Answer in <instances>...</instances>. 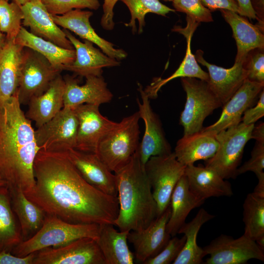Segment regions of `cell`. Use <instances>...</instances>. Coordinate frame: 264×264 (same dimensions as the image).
Returning a JSON list of instances; mask_svg holds the SVG:
<instances>
[{
  "label": "cell",
  "instance_id": "1",
  "mask_svg": "<svg viewBox=\"0 0 264 264\" xmlns=\"http://www.w3.org/2000/svg\"><path fill=\"white\" fill-rule=\"evenodd\" d=\"M35 184L25 195L46 214L70 223L112 224L119 212L117 197L87 182L67 152L38 151L33 164Z\"/></svg>",
  "mask_w": 264,
  "mask_h": 264
},
{
  "label": "cell",
  "instance_id": "2",
  "mask_svg": "<svg viewBox=\"0 0 264 264\" xmlns=\"http://www.w3.org/2000/svg\"><path fill=\"white\" fill-rule=\"evenodd\" d=\"M39 150L17 91L0 107V176L9 188H20L24 193L33 188V164Z\"/></svg>",
  "mask_w": 264,
  "mask_h": 264
},
{
  "label": "cell",
  "instance_id": "3",
  "mask_svg": "<svg viewBox=\"0 0 264 264\" xmlns=\"http://www.w3.org/2000/svg\"><path fill=\"white\" fill-rule=\"evenodd\" d=\"M116 178L119 212L114 223L120 231H140L157 217V206L152 188L136 153Z\"/></svg>",
  "mask_w": 264,
  "mask_h": 264
},
{
  "label": "cell",
  "instance_id": "4",
  "mask_svg": "<svg viewBox=\"0 0 264 264\" xmlns=\"http://www.w3.org/2000/svg\"><path fill=\"white\" fill-rule=\"evenodd\" d=\"M99 228L100 224L70 223L46 214L39 230L29 238L22 241L11 252L22 257L46 247L64 245L82 238L96 239Z\"/></svg>",
  "mask_w": 264,
  "mask_h": 264
},
{
  "label": "cell",
  "instance_id": "5",
  "mask_svg": "<svg viewBox=\"0 0 264 264\" xmlns=\"http://www.w3.org/2000/svg\"><path fill=\"white\" fill-rule=\"evenodd\" d=\"M140 119L138 111L123 118L98 145L95 154L114 173L125 166L137 150Z\"/></svg>",
  "mask_w": 264,
  "mask_h": 264
},
{
  "label": "cell",
  "instance_id": "6",
  "mask_svg": "<svg viewBox=\"0 0 264 264\" xmlns=\"http://www.w3.org/2000/svg\"><path fill=\"white\" fill-rule=\"evenodd\" d=\"M254 124L240 122L215 135L219 147L211 158L205 160V166L212 169L223 178H235L247 142L251 139Z\"/></svg>",
  "mask_w": 264,
  "mask_h": 264
},
{
  "label": "cell",
  "instance_id": "7",
  "mask_svg": "<svg viewBox=\"0 0 264 264\" xmlns=\"http://www.w3.org/2000/svg\"><path fill=\"white\" fill-rule=\"evenodd\" d=\"M186 100L181 113L179 124L183 136L200 132L205 118L222 104L210 89L207 81L196 78H181Z\"/></svg>",
  "mask_w": 264,
  "mask_h": 264
},
{
  "label": "cell",
  "instance_id": "8",
  "mask_svg": "<svg viewBox=\"0 0 264 264\" xmlns=\"http://www.w3.org/2000/svg\"><path fill=\"white\" fill-rule=\"evenodd\" d=\"M61 71L39 53L24 47L17 89L20 104L28 105L31 98L44 93Z\"/></svg>",
  "mask_w": 264,
  "mask_h": 264
},
{
  "label": "cell",
  "instance_id": "9",
  "mask_svg": "<svg viewBox=\"0 0 264 264\" xmlns=\"http://www.w3.org/2000/svg\"><path fill=\"white\" fill-rule=\"evenodd\" d=\"M185 167L177 160L174 152L152 156L145 164L146 175L157 206V217L170 206L173 190L184 174Z\"/></svg>",
  "mask_w": 264,
  "mask_h": 264
},
{
  "label": "cell",
  "instance_id": "10",
  "mask_svg": "<svg viewBox=\"0 0 264 264\" xmlns=\"http://www.w3.org/2000/svg\"><path fill=\"white\" fill-rule=\"evenodd\" d=\"M78 120L73 108L64 107L51 120L35 131L39 149L66 153L75 149Z\"/></svg>",
  "mask_w": 264,
  "mask_h": 264
},
{
  "label": "cell",
  "instance_id": "11",
  "mask_svg": "<svg viewBox=\"0 0 264 264\" xmlns=\"http://www.w3.org/2000/svg\"><path fill=\"white\" fill-rule=\"evenodd\" d=\"M203 249L209 255L205 264H244L251 259L264 262V251L244 234L237 239L221 234Z\"/></svg>",
  "mask_w": 264,
  "mask_h": 264
},
{
  "label": "cell",
  "instance_id": "12",
  "mask_svg": "<svg viewBox=\"0 0 264 264\" xmlns=\"http://www.w3.org/2000/svg\"><path fill=\"white\" fill-rule=\"evenodd\" d=\"M33 264H106L96 239H78L35 252Z\"/></svg>",
  "mask_w": 264,
  "mask_h": 264
},
{
  "label": "cell",
  "instance_id": "13",
  "mask_svg": "<svg viewBox=\"0 0 264 264\" xmlns=\"http://www.w3.org/2000/svg\"><path fill=\"white\" fill-rule=\"evenodd\" d=\"M142 101L137 99L138 112L145 124V132L136 151L141 164L145 167L149 159L153 156L168 154L172 153L171 147L166 139L160 121L153 111L149 97L138 85Z\"/></svg>",
  "mask_w": 264,
  "mask_h": 264
},
{
  "label": "cell",
  "instance_id": "14",
  "mask_svg": "<svg viewBox=\"0 0 264 264\" xmlns=\"http://www.w3.org/2000/svg\"><path fill=\"white\" fill-rule=\"evenodd\" d=\"M99 107L85 104L73 108L78 120L75 149L95 154L100 140L116 125L102 115Z\"/></svg>",
  "mask_w": 264,
  "mask_h": 264
},
{
  "label": "cell",
  "instance_id": "15",
  "mask_svg": "<svg viewBox=\"0 0 264 264\" xmlns=\"http://www.w3.org/2000/svg\"><path fill=\"white\" fill-rule=\"evenodd\" d=\"M264 83L246 79L231 98L222 107L219 119L214 124L203 128L201 131L215 135L220 132L242 122L245 111L251 107L264 89Z\"/></svg>",
  "mask_w": 264,
  "mask_h": 264
},
{
  "label": "cell",
  "instance_id": "16",
  "mask_svg": "<svg viewBox=\"0 0 264 264\" xmlns=\"http://www.w3.org/2000/svg\"><path fill=\"white\" fill-rule=\"evenodd\" d=\"M170 214L169 206L146 228L129 231L128 241L133 246L134 256L137 261L144 264L157 255L167 244L171 237L166 230Z\"/></svg>",
  "mask_w": 264,
  "mask_h": 264
},
{
  "label": "cell",
  "instance_id": "17",
  "mask_svg": "<svg viewBox=\"0 0 264 264\" xmlns=\"http://www.w3.org/2000/svg\"><path fill=\"white\" fill-rule=\"evenodd\" d=\"M67 154L87 182L107 195L117 197L115 175L96 154L71 149L67 152Z\"/></svg>",
  "mask_w": 264,
  "mask_h": 264
},
{
  "label": "cell",
  "instance_id": "18",
  "mask_svg": "<svg viewBox=\"0 0 264 264\" xmlns=\"http://www.w3.org/2000/svg\"><path fill=\"white\" fill-rule=\"evenodd\" d=\"M67 38L71 42L76 52L74 61L65 66L63 70H67L75 74L87 77L101 76L103 68L120 65L118 60L111 58L94 46L93 44L84 40L82 42L70 32L64 29Z\"/></svg>",
  "mask_w": 264,
  "mask_h": 264
},
{
  "label": "cell",
  "instance_id": "19",
  "mask_svg": "<svg viewBox=\"0 0 264 264\" xmlns=\"http://www.w3.org/2000/svg\"><path fill=\"white\" fill-rule=\"evenodd\" d=\"M195 56L198 63L207 67L209 87L222 106L247 79L243 61L235 62L231 67L225 68L207 62L203 57V52L200 49L196 51Z\"/></svg>",
  "mask_w": 264,
  "mask_h": 264
},
{
  "label": "cell",
  "instance_id": "20",
  "mask_svg": "<svg viewBox=\"0 0 264 264\" xmlns=\"http://www.w3.org/2000/svg\"><path fill=\"white\" fill-rule=\"evenodd\" d=\"M86 79L85 84L80 85L78 80L71 76L64 77V107L73 108L85 104L100 106L112 100L113 94L102 75L89 76Z\"/></svg>",
  "mask_w": 264,
  "mask_h": 264
},
{
  "label": "cell",
  "instance_id": "21",
  "mask_svg": "<svg viewBox=\"0 0 264 264\" xmlns=\"http://www.w3.org/2000/svg\"><path fill=\"white\" fill-rule=\"evenodd\" d=\"M93 12L81 9H74L62 15H52L54 22L64 29L71 31L82 39L97 45L107 56L120 60L125 58L126 52L116 49L110 42L100 37L89 22Z\"/></svg>",
  "mask_w": 264,
  "mask_h": 264
},
{
  "label": "cell",
  "instance_id": "22",
  "mask_svg": "<svg viewBox=\"0 0 264 264\" xmlns=\"http://www.w3.org/2000/svg\"><path fill=\"white\" fill-rule=\"evenodd\" d=\"M23 14L22 24L29 28L33 35L50 41L63 48L74 49L65 33L54 22L41 1H29L22 5Z\"/></svg>",
  "mask_w": 264,
  "mask_h": 264
},
{
  "label": "cell",
  "instance_id": "23",
  "mask_svg": "<svg viewBox=\"0 0 264 264\" xmlns=\"http://www.w3.org/2000/svg\"><path fill=\"white\" fill-rule=\"evenodd\" d=\"M187 24L185 27L175 26L173 31L182 34L186 38L187 46L185 57L177 69L167 78H156L145 89L149 98H155L162 87L171 80L183 77L196 78L205 81L209 80L208 73L200 67L197 61L195 56L191 51V42L192 36L199 25L193 20L186 17Z\"/></svg>",
  "mask_w": 264,
  "mask_h": 264
},
{
  "label": "cell",
  "instance_id": "24",
  "mask_svg": "<svg viewBox=\"0 0 264 264\" xmlns=\"http://www.w3.org/2000/svg\"><path fill=\"white\" fill-rule=\"evenodd\" d=\"M184 175L190 190L198 198L205 200L211 197H231V184L212 169L201 165L186 166Z\"/></svg>",
  "mask_w": 264,
  "mask_h": 264
},
{
  "label": "cell",
  "instance_id": "25",
  "mask_svg": "<svg viewBox=\"0 0 264 264\" xmlns=\"http://www.w3.org/2000/svg\"><path fill=\"white\" fill-rule=\"evenodd\" d=\"M65 81L61 73L42 94L30 99L26 117L39 128L53 118L64 107Z\"/></svg>",
  "mask_w": 264,
  "mask_h": 264
},
{
  "label": "cell",
  "instance_id": "26",
  "mask_svg": "<svg viewBox=\"0 0 264 264\" xmlns=\"http://www.w3.org/2000/svg\"><path fill=\"white\" fill-rule=\"evenodd\" d=\"M229 24L236 41L237 52L235 62L243 61L247 54L255 48H264V31L249 22L246 17L226 9L220 10Z\"/></svg>",
  "mask_w": 264,
  "mask_h": 264
},
{
  "label": "cell",
  "instance_id": "27",
  "mask_svg": "<svg viewBox=\"0 0 264 264\" xmlns=\"http://www.w3.org/2000/svg\"><path fill=\"white\" fill-rule=\"evenodd\" d=\"M24 47L7 39L0 51V107L17 91Z\"/></svg>",
  "mask_w": 264,
  "mask_h": 264
},
{
  "label": "cell",
  "instance_id": "28",
  "mask_svg": "<svg viewBox=\"0 0 264 264\" xmlns=\"http://www.w3.org/2000/svg\"><path fill=\"white\" fill-rule=\"evenodd\" d=\"M112 224H100L96 239L106 264H132L134 253L128 245L129 231H117Z\"/></svg>",
  "mask_w": 264,
  "mask_h": 264
},
{
  "label": "cell",
  "instance_id": "29",
  "mask_svg": "<svg viewBox=\"0 0 264 264\" xmlns=\"http://www.w3.org/2000/svg\"><path fill=\"white\" fill-rule=\"evenodd\" d=\"M205 200L196 196L189 189L184 174L177 182L172 193L170 202L171 214L166 225L168 234L174 237L185 223L190 212L200 206Z\"/></svg>",
  "mask_w": 264,
  "mask_h": 264
},
{
  "label": "cell",
  "instance_id": "30",
  "mask_svg": "<svg viewBox=\"0 0 264 264\" xmlns=\"http://www.w3.org/2000/svg\"><path fill=\"white\" fill-rule=\"evenodd\" d=\"M219 147L215 135L201 131L183 136L177 141L174 153L177 160L186 166L198 160L211 158Z\"/></svg>",
  "mask_w": 264,
  "mask_h": 264
},
{
  "label": "cell",
  "instance_id": "31",
  "mask_svg": "<svg viewBox=\"0 0 264 264\" xmlns=\"http://www.w3.org/2000/svg\"><path fill=\"white\" fill-rule=\"evenodd\" d=\"M17 44L30 48L44 57L55 68L62 71L72 63L76 57L74 49H68L36 36L22 26L16 39Z\"/></svg>",
  "mask_w": 264,
  "mask_h": 264
},
{
  "label": "cell",
  "instance_id": "32",
  "mask_svg": "<svg viewBox=\"0 0 264 264\" xmlns=\"http://www.w3.org/2000/svg\"><path fill=\"white\" fill-rule=\"evenodd\" d=\"M9 189L12 208L18 219L23 241L39 230L44 220L46 213L39 205L29 200L20 188Z\"/></svg>",
  "mask_w": 264,
  "mask_h": 264
},
{
  "label": "cell",
  "instance_id": "33",
  "mask_svg": "<svg viewBox=\"0 0 264 264\" xmlns=\"http://www.w3.org/2000/svg\"><path fill=\"white\" fill-rule=\"evenodd\" d=\"M215 216L204 208H200L192 220L185 223L178 234H183L186 237L184 245L173 264H200L206 256L203 248L197 243V238L201 226Z\"/></svg>",
  "mask_w": 264,
  "mask_h": 264
},
{
  "label": "cell",
  "instance_id": "34",
  "mask_svg": "<svg viewBox=\"0 0 264 264\" xmlns=\"http://www.w3.org/2000/svg\"><path fill=\"white\" fill-rule=\"evenodd\" d=\"M23 238L13 211L7 185L0 187V252H11Z\"/></svg>",
  "mask_w": 264,
  "mask_h": 264
},
{
  "label": "cell",
  "instance_id": "35",
  "mask_svg": "<svg viewBox=\"0 0 264 264\" xmlns=\"http://www.w3.org/2000/svg\"><path fill=\"white\" fill-rule=\"evenodd\" d=\"M244 234L256 241L264 237V196L248 194L243 203Z\"/></svg>",
  "mask_w": 264,
  "mask_h": 264
},
{
  "label": "cell",
  "instance_id": "36",
  "mask_svg": "<svg viewBox=\"0 0 264 264\" xmlns=\"http://www.w3.org/2000/svg\"><path fill=\"white\" fill-rule=\"evenodd\" d=\"M129 8L131 18L129 23L125 25L132 28L133 33L136 31L135 20L139 23L138 33L143 32L145 25V17L149 13H154L159 15L166 16L171 12L176 10L162 3L159 0H121Z\"/></svg>",
  "mask_w": 264,
  "mask_h": 264
},
{
  "label": "cell",
  "instance_id": "37",
  "mask_svg": "<svg viewBox=\"0 0 264 264\" xmlns=\"http://www.w3.org/2000/svg\"><path fill=\"white\" fill-rule=\"evenodd\" d=\"M22 5L15 1L0 0V29L7 39H15L22 26Z\"/></svg>",
  "mask_w": 264,
  "mask_h": 264
},
{
  "label": "cell",
  "instance_id": "38",
  "mask_svg": "<svg viewBox=\"0 0 264 264\" xmlns=\"http://www.w3.org/2000/svg\"><path fill=\"white\" fill-rule=\"evenodd\" d=\"M41 2L52 15H62L74 9L97 10L100 5L98 0H41Z\"/></svg>",
  "mask_w": 264,
  "mask_h": 264
},
{
  "label": "cell",
  "instance_id": "39",
  "mask_svg": "<svg viewBox=\"0 0 264 264\" xmlns=\"http://www.w3.org/2000/svg\"><path fill=\"white\" fill-rule=\"evenodd\" d=\"M175 10L184 13L195 22H209L213 21L212 13L200 0H173Z\"/></svg>",
  "mask_w": 264,
  "mask_h": 264
},
{
  "label": "cell",
  "instance_id": "40",
  "mask_svg": "<svg viewBox=\"0 0 264 264\" xmlns=\"http://www.w3.org/2000/svg\"><path fill=\"white\" fill-rule=\"evenodd\" d=\"M264 140L256 141L251 152V157L242 165L238 167L237 176L247 172H252L258 178V185H264Z\"/></svg>",
  "mask_w": 264,
  "mask_h": 264
},
{
  "label": "cell",
  "instance_id": "41",
  "mask_svg": "<svg viewBox=\"0 0 264 264\" xmlns=\"http://www.w3.org/2000/svg\"><path fill=\"white\" fill-rule=\"evenodd\" d=\"M242 66L247 80L264 83V48H255L249 51Z\"/></svg>",
  "mask_w": 264,
  "mask_h": 264
},
{
  "label": "cell",
  "instance_id": "42",
  "mask_svg": "<svg viewBox=\"0 0 264 264\" xmlns=\"http://www.w3.org/2000/svg\"><path fill=\"white\" fill-rule=\"evenodd\" d=\"M164 248L156 256L148 260L144 264H169L172 263L181 251L186 241L183 235L181 238L172 237Z\"/></svg>",
  "mask_w": 264,
  "mask_h": 264
},
{
  "label": "cell",
  "instance_id": "43",
  "mask_svg": "<svg viewBox=\"0 0 264 264\" xmlns=\"http://www.w3.org/2000/svg\"><path fill=\"white\" fill-rule=\"evenodd\" d=\"M259 100L254 107L247 109L243 114L242 122L246 125L254 124L264 116V89L259 96Z\"/></svg>",
  "mask_w": 264,
  "mask_h": 264
},
{
  "label": "cell",
  "instance_id": "44",
  "mask_svg": "<svg viewBox=\"0 0 264 264\" xmlns=\"http://www.w3.org/2000/svg\"><path fill=\"white\" fill-rule=\"evenodd\" d=\"M119 0H104L103 5V14L101 19V25L107 30H112L114 26L113 22V8Z\"/></svg>",
  "mask_w": 264,
  "mask_h": 264
},
{
  "label": "cell",
  "instance_id": "45",
  "mask_svg": "<svg viewBox=\"0 0 264 264\" xmlns=\"http://www.w3.org/2000/svg\"><path fill=\"white\" fill-rule=\"evenodd\" d=\"M200 1L211 12L226 9L239 13L238 4L236 0H200Z\"/></svg>",
  "mask_w": 264,
  "mask_h": 264
},
{
  "label": "cell",
  "instance_id": "46",
  "mask_svg": "<svg viewBox=\"0 0 264 264\" xmlns=\"http://www.w3.org/2000/svg\"><path fill=\"white\" fill-rule=\"evenodd\" d=\"M10 252L6 250L0 252V264H33L35 252L22 257L15 256Z\"/></svg>",
  "mask_w": 264,
  "mask_h": 264
},
{
  "label": "cell",
  "instance_id": "47",
  "mask_svg": "<svg viewBox=\"0 0 264 264\" xmlns=\"http://www.w3.org/2000/svg\"><path fill=\"white\" fill-rule=\"evenodd\" d=\"M250 1L258 21L256 25L264 31V0H250Z\"/></svg>",
  "mask_w": 264,
  "mask_h": 264
},
{
  "label": "cell",
  "instance_id": "48",
  "mask_svg": "<svg viewBox=\"0 0 264 264\" xmlns=\"http://www.w3.org/2000/svg\"><path fill=\"white\" fill-rule=\"evenodd\" d=\"M239 7L238 14L250 19H256L250 0H236Z\"/></svg>",
  "mask_w": 264,
  "mask_h": 264
},
{
  "label": "cell",
  "instance_id": "49",
  "mask_svg": "<svg viewBox=\"0 0 264 264\" xmlns=\"http://www.w3.org/2000/svg\"><path fill=\"white\" fill-rule=\"evenodd\" d=\"M251 139L256 141L264 140V124L261 123L257 126H254L251 134Z\"/></svg>",
  "mask_w": 264,
  "mask_h": 264
},
{
  "label": "cell",
  "instance_id": "50",
  "mask_svg": "<svg viewBox=\"0 0 264 264\" xmlns=\"http://www.w3.org/2000/svg\"><path fill=\"white\" fill-rule=\"evenodd\" d=\"M7 41L6 36L0 29V51L5 45Z\"/></svg>",
  "mask_w": 264,
  "mask_h": 264
},
{
  "label": "cell",
  "instance_id": "51",
  "mask_svg": "<svg viewBox=\"0 0 264 264\" xmlns=\"http://www.w3.org/2000/svg\"><path fill=\"white\" fill-rule=\"evenodd\" d=\"M5 0L9 1V0ZM13 0L21 5H22L29 1V0Z\"/></svg>",
  "mask_w": 264,
  "mask_h": 264
},
{
  "label": "cell",
  "instance_id": "52",
  "mask_svg": "<svg viewBox=\"0 0 264 264\" xmlns=\"http://www.w3.org/2000/svg\"><path fill=\"white\" fill-rule=\"evenodd\" d=\"M5 185H6L5 182L3 179L0 178V187Z\"/></svg>",
  "mask_w": 264,
  "mask_h": 264
},
{
  "label": "cell",
  "instance_id": "53",
  "mask_svg": "<svg viewBox=\"0 0 264 264\" xmlns=\"http://www.w3.org/2000/svg\"><path fill=\"white\" fill-rule=\"evenodd\" d=\"M29 1L32 2H37L41 1V0H29Z\"/></svg>",
  "mask_w": 264,
  "mask_h": 264
},
{
  "label": "cell",
  "instance_id": "54",
  "mask_svg": "<svg viewBox=\"0 0 264 264\" xmlns=\"http://www.w3.org/2000/svg\"><path fill=\"white\" fill-rule=\"evenodd\" d=\"M164 0V1H173V0Z\"/></svg>",
  "mask_w": 264,
  "mask_h": 264
},
{
  "label": "cell",
  "instance_id": "55",
  "mask_svg": "<svg viewBox=\"0 0 264 264\" xmlns=\"http://www.w3.org/2000/svg\"><path fill=\"white\" fill-rule=\"evenodd\" d=\"M0 179H2V178H1V176H0Z\"/></svg>",
  "mask_w": 264,
  "mask_h": 264
}]
</instances>
